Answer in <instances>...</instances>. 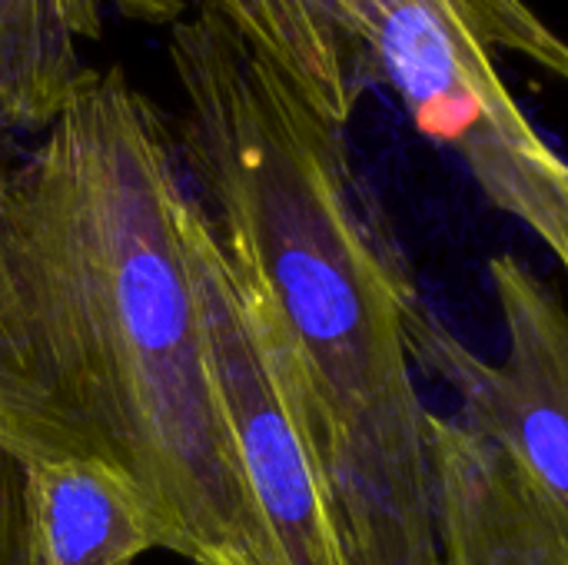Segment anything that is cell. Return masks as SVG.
Here are the masks:
<instances>
[{
  "label": "cell",
  "instance_id": "obj_1",
  "mask_svg": "<svg viewBox=\"0 0 568 565\" xmlns=\"http://www.w3.org/2000/svg\"><path fill=\"white\" fill-rule=\"evenodd\" d=\"M163 110L90 70L27 157L0 147V450L90 456L190 565H280L213 380Z\"/></svg>",
  "mask_w": 568,
  "mask_h": 565
},
{
  "label": "cell",
  "instance_id": "obj_2",
  "mask_svg": "<svg viewBox=\"0 0 568 565\" xmlns=\"http://www.w3.org/2000/svg\"><path fill=\"white\" fill-rule=\"evenodd\" d=\"M170 27L176 147L290 356L353 565H446L409 266L339 127L216 13Z\"/></svg>",
  "mask_w": 568,
  "mask_h": 565
},
{
  "label": "cell",
  "instance_id": "obj_3",
  "mask_svg": "<svg viewBox=\"0 0 568 565\" xmlns=\"http://www.w3.org/2000/svg\"><path fill=\"white\" fill-rule=\"evenodd\" d=\"M236 37L346 130L383 80L413 127L459 157L486 200L532 230L568 276V160L503 83L516 50L568 83V40L526 0H216Z\"/></svg>",
  "mask_w": 568,
  "mask_h": 565
},
{
  "label": "cell",
  "instance_id": "obj_4",
  "mask_svg": "<svg viewBox=\"0 0 568 565\" xmlns=\"http://www.w3.org/2000/svg\"><path fill=\"white\" fill-rule=\"evenodd\" d=\"M186 253L200 290L213 380L280 565H353L283 340L256 290L223 250L200 196L186 216Z\"/></svg>",
  "mask_w": 568,
  "mask_h": 565
},
{
  "label": "cell",
  "instance_id": "obj_5",
  "mask_svg": "<svg viewBox=\"0 0 568 565\" xmlns=\"http://www.w3.org/2000/svg\"><path fill=\"white\" fill-rule=\"evenodd\" d=\"M506 350L486 360L433 313L409 330L413 363L439 376L459 416L493 436L526 473L568 553V310L519 256L489 263Z\"/></svg>",
  "mask_w": 568,
  "mask_h": 565
},
{
  "label": "cell",
  "instance_id": "obj_6",
  "mask_svg": "<svg viewBox=\"0 0 568 565\" xmlns=\"http://www.w3.org/2000/svg\"><path fill=\"white\" fill-rule=\"evenodd\" d=\"M446 565H568L523 466L466 416H429Z\"/></svg>",
  "mask_w": 568,
  "mask_h": 565
},
{
  "label": "cell",
  "instance_id": "obj_7",
  "mask_svg": "<svg viewBox=\"0 0 568 565\" xmlns=\"http://www.w3.org/2000/svg\"><path fill=\"white\" fill-rule=\"evenodd\" d=\"M20 486L40 565H136L166 549L146 496L103 460H20Z\"/></svg>",
  "mask_w": 568,
  "mask_h": 565
},
{
  "label": "cell",
  "instance_id": "obj_8",
  "mask_svg": "<svg viewBox=\"0 0 568 565\" xmlns=\"http://www.w3.org/2000/svg\"><path fill=\"white\" fill-rule=\"evenodd\" d=\"M90 0H0V123L40 133L93 70L83 43L100 40Z\"/></svg>",
  "mask_w": 568,
  "mask_h": 565
},
{
  "label": "cell",
  "instance_id": "obj_9",
  "mask_svg": "<svg viewBox=\"0 0 568 565\" xmlns=\"http://www.w3.org/2000/svg\"><path fill=\"white\" fill-rule=\"evenodd\" d=\"M0 565H40L23 513L20 463L7 450H0Z\"/></svg>",
  "mask_w": 568,
  "mask_h": 565
},
{
  "label": "cell",
  "instance_id": "obj_10",
  "mask_svg": "<svg viewBox=\"0 0 568 565\" xmlns=\"http://www.w3.org/2000/svg\"><path fill=\"white\" fill-rule=\"evenodd\" d=\"M110 3H116V7H130V3H143V0H110Z\"/></svg>",
  "mask_w": 568,
  "mask_h": 565
}]
</instances>
